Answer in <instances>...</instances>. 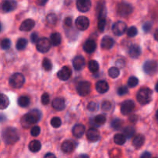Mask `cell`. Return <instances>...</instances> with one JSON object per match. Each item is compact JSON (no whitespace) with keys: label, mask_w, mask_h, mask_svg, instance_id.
Instances as JSON below:
<instances>
[{"label":"cell","mask_w":158,"mask_h":158,"mask_svg":"<svg viewBox=\"0 0 158 158\" xmlns=\"http://www.w3.org/2000/svg\"><path fill=\"white\" fill-rule=\"evenodd\" d=\"M42 117L41 111L37 109H33L21 118V124L23 127L29 128L32 125L38 123Z\"/></svg>","instance_id":"obj_1"},{"label":"cell","mask_w":158,"mask_h":158,"mask_svg":"<svg viewBox=\"0 0 158 158\" xmlns=\"http://www.w3.org/2000/svg\"><path fill=\"white\" fill-rule=\"evenodd\" d=\"M2 137L4 143L8 145L14 144L19 139L17 130L12 127H8L3 130L2 133Z\"/></svg>","instance_id":"obj_2"},{"label":"cell","mask_w":158,"mask_h":158,"mask_svg":"<svg viewBox=\"0 0 158 158\" xmlns=\"http://www.w3.org/2000/svg\"><path fill=\"white\" fill-rule=\"evenodd\" d=\"M153 92L150 88L144 87L137 92V100L141 105H146L152 101Z\"/></svg>","instance_id":"obj_3"},{"label":"cell","mask_w":158,"mask_h":158,"mask_svg":"<svg viewBox=\"0 0 158 158\" xmlns=\"http://www.w3.org/2000/svg\"><path fill=\"white\" fill-rule=\"evenodd\" d=\"M25 83V77L24 76L19 73H15L12 74L9 78V85L12 88L19 89L21 88Z\"/></svg>","instance_id":"obj_4"},{"label":"cell","mask_w":158,"mask_h":158,"mask_svg":"<svg viewBox=\"0 0 158 158\" xmlns=\"http://www.w3.org/2000/svg\"><path fill=\"white\" fill-rule=\"evenodd\" d=\"M133 6L130 3L122 2H120L117 6V12L120 16L127 17L131 15L133 12Z\"/></svg>","instance_id":"obj_5"},{"label":"cell","mask_w":158,"mask_h":158,"mask_svg":"<svg viewBox=\"0 0 158 158\" xmlns=\"http://www.w3.org/2000/svg\"><path fill=\"white\" fill-rule=\"evenodd\" d=\"M51 45H52V43L49 39L46 38V37L40 38L36 43V49L40 52L45 53L50 49Z\"/></svg>","instance_id":"obj_6"},{"label":"cell","mask_w":158,"mask_h":158,"mask_svg":"<svg viewBox=\"0 0 158 158\" xmlns=\"http://www.w3.org/2000/svg\"><path fill=\"white\" fill-rule=\"evenodd\" d=\"M77 90L80 96L86 97L91 91V83L88 81L80 82L77 86Z\"/></svg>","instance_id":"obj_7"},{"label":"cell","mask_w":158,"mask_h":158,"mask_svg":"<svg viewBox=\"0 0 158 158\" xmlns=\"http://www.w3.org/2000/svg\"><path fill=\"white\" fill-rule=\"evenodd\" d=\"M134 108H135V103L133 100H125L122 103L121 106H120V112L124 116L130 115L133 112Z\"/></svg>","instance_id":"obj_8"},{"label":"cell","mask_w":158,"mask_h":158,"mask_svg":"<svg viewBox=\"0 0 158 158\" xmlns=\"http://www.w3.org/2000/svg\"><path fill=\"white\" fill-rule=\"evenodd\" d=\"M127 30V26L124 22L118 21L114 23L112 26V31L117 36H121Z\"/></svg>","instance_id":"obj_9"},{"label":"cell","mask_w":158,"mask_h":158,"mask_svg":"<svg viewBox=\"0 0 158 158\" xmlns=\"http://www.w3.org/2000/svg\"><path fill=\"white\" fill-rule=\"evenodd\" d=\"M143 69L147 74L153 75L158 70V63L154 60H148L143 66Z\"/></svg>","instance_id":"obj_10"},{"label":"cell","mask_w":158,"mask_h":158,"mask_svg":"<svg viewBox=\"0 0 158 158\" xmlns=\"http://www.w3.org/2000/svg\"><path fill=\"white\" fill-rule=\"evenodd\" d=\"M76 26L77 29L80 31H85L89 28V20L87 17L86 16H79L76 19L75 22Z\"/></svg>","instance_id":"obj_11"},{"label":"cell","mask_w":158,"mask_h":158,"mask_svg":"<svg viewBox=\"0 0 158 158\" xmlns=\"http://www.w3.org/2000/svg\"><path fill=\"white\" fill-rule=\"evenodd\" d=\"M2 10L3 12H10L15 10L17 7L15 0H3L1 4Z\"/></svg>","instance_id":"obj_12"},{"label":"cell","mask_w":158,"mask_h":158,"mask_svg":"<svg viewBox=\"0 0 158 158\" xmlns=\"http://www.w3.org/2000/svg\"><path fill=\"white\" fill-rule=\"evenodd\" d=\"M72 75V70L70 68L67 66H65L57 73V77L60 80H63V81H66L68 80L71 77Z\"/></svg>","instance_id":"obj_13"},{"label":"cell","mask_w":158,"mask_h":158,"mask_svg":"<svg viewBox=\"0 0 158 158\" xmlns=\"http://www.w3.org/2000/svg\"><path fill=\"white\" fill-rule=\"evenodd\" d=\"M91 0H77V8L80 12H86L91 8Z\"/></svg>","instance_id":"obj_14"},{"label":"cell","mask_w":158,"mask_h":158,"mask_svg":"<svg viewBox=\"0 0 158 158\" xmlns=\"http://www.w3.org/2000/svg\"><path fill=\"white\" fill-rule=\"evenodd\" d=\"M86 137H87L88 140L90 142H97L98 141L100 137V131L96 128H89L87 131H86Z\"/></svg>","instance_id":"obj_15"},{"label":"cell","mask_w":158,"mask_h":158,"mask_svg":"<svg viewBox=\"0 0 158 158\" xmlns=\"http://www.w3.org/2000/svg\"><path fill=\"white\" fill-rule=\"evenodd\" d=\"M85 65H86V61L82 56H77L73 60V66L76 70H81L85 67Z\"/></svg>","instance_id":"obj_16"},{"label":"cell","mask_w":158,"mask_h":158,"mask_svg":"<svg viewBox=\"0 0 158 158\" xmlns=\"http://www.w3.org/2000/svg\"><path fill=\"white\" fill-rule=\"evenodd\" d=\"M52 106L54 110L57 111H62L66 108L65 100L62 97H56L52 100Z\"/></svg>","instance_id":"obj_17"},{"label":"cell","mask_w":158,"mask_h":158,"mask_svg":"<svg viewBox=\"0 0 158 158\" xmlns=\"http://www.w3.org/2000/svg\"><path fill=\"white\" fill-rule=\"evenodd\" d=\"M76 148V144L73 140H65L63 143H62L61 149L66 154H70L74 151Z\"/></svg>","instance_id":"obj_18"},{"label":"cell","mask_w":158,"mask_h":158,"mask_svg":"<svg viewBox=\"0 0 158 158\" xmlns=\"http://www.w3.org/2000/svg\"><path fill=\"white\" fill-rule=\"evenodd\" d=\"M114 43H115V42L112 37L109 36V35H105L102 39L100 46H101L102 49H110L114 46Z\"/></svg>","instance_id":"obj_19"},{"label":"cell","mask_w":158,"mask_h":158,"mask_svg":"<svg viewBox=\"0 0 158 158\" xmlns=\"http://www.w3.org/2000/svg\"><path fill=\"white\" fill-rule=\"evenodd\" d=\"M85 131H86V128L83 124H80V123L76 124L72 130L73 135L77 138H80L83 137V134H85Z\"/></svg>","instance_id":"obj_20"},{"label":"cell","mask_w":158,"mask_h":158,"mask_svg":"<svg viewBox=\"0 0 158 158\" xmlns=\"http://www.w3.org/2000/svg\"><path fill=\"white\" fill-rule=\"evenodd\" d=\"M34 26H35V21L31 19H28L22 23V24L20 25L19 29L23 32H29L33 29Z\"/></svg>","instance_id":"obj_21"},{"label":"cell","mask_w":158,"mask_h":158,"mask_svg":"<svg viewBox=\"0 0 158 158\" xmlns=\"http://www.w3.org/2000/svg\"><path fill=\"white\" fill-rule=\"evenodd\" d=\"M128 54L131 58L137 59L141 54V48L140 46L137 44H134L130 46L129 50H128Z\"/></svg>","instance_id":"obj_22"},{"label":"cell","mask_w":158,"mask_h":158,"mask_svg":"<svg viewBox=\"0 0 158 158\" xmlns=\"http://www.w3.org/2000/svg\"><path fill=\"white\" fill-rule=\"evenodd\" d=\"M96 49H97V43L93 40H86V42L83 45V50L86 53H93L96 50Z\"/></svg>","instance_id":"obj_23"},{"label":"cell","mask_w":158,"mask_h":158,"mask_svg":"<svg viewBox=\"0 0 158 158\" xmlns=\"http://www.w3.org/2000/svg\"><path fill=\"white\" fill-rule=\"evenodd\" d=\"M109 85L105 80H99L96 84V89L100 94H105L109 90Z\"/></svg>","instance_id":"obj_24"},{"label":"cell","mask_w":158,"mask_h":158,"mask_svg":"<svg viewBox=\"0 0 158 158\" xmlns=\"http://www.w3.org/2000/svg\"><path fill=\"white\" fill-rule=\"evenodd\" d=\"M144 142L145 137L142 134H137V135H136L132 140L133 145L137 149H139V148H141L143 145V143H144Z\"/></svg>","instance_id":"obj_25"},{"label":"cell","mask_w":158,"mask_h":158,"mask_svg":"<svg viewBox=\"0 0 158 158\" xmlns=\"http://www.w3.org/2000/svg\"><path fill=\"white\" fill-rule=\"evenodd\" d=\"M42 148V145L40 141L37 140H33L29 143V149L31 152L36 153L40 151Z\"/></svg>","instance_id":"obj_26"},{"label":"cell","mask_w":158,"mask_h":158,"mask_svg":"<svg viewBox=\"0 0 158 158\" xmlns=\"http://www.w3.org/2000/svg\"><path fill=\"white\" fill-rule=\"evenodd\" d=\"M97 12H98V19H106V6H105L104 2H100L97 6Z\"/></svg>","instance_id":"obj_27"},{"label":"cell","mask_w":158,"mask_h":158,"mask_svg":"<svg viewBox=\"0 0 158 158\" xmlns=\"http://www.w3.org/2000/svg\"><path fill=\"white\" fill-rule=\"evenodd\" d=\"M50 41L52 45L54 46H57L60 45L62 42V37L59 32H53L50 35Z\"/></svg>","instance_id":"obj_28"},{"label":"cell","mask_w":158,"mask_h":158,"mask_svg":"<svg viewBox=\"0 0 158 158\" xmlns=\"http://www.w3.org/2000/svg\"><path fill=\"white\" fill-rule=\"evenodd\" d=\"M114 143L117 145H123L126 143L127 137L123 134H117L114 137Z\"/></svg>","instance_id":"obj_29"},{"label":"cell","mask_w":158,"mask_h":158,"mask_svg":"<svg viewBox=\"0 0 158 158\" xmlns=\"http://www.w3.org/2000/svg\"><path fill=\"white\" fill-rule=\"evenodd\" d=\"M18 105L21 107H27L30 103V99L26 96H22V97H19L18 99Z\"/></svg>","instance_id":"obj_30"},{"label":"cell","mask_w":158,"mask_h":158,"mask_svg":"<svg viewBox=\"0 0 158 158\" xmlns=\"http://www.w3.org/2000/svg\"><path fill=\"white\" fill-rule=\"evenodd\" d=\"M106 121V116L103 114H99V115L96 116L94 119V123H95L97 126H102L104 124Z\"/></svg>","instance_id":"obj_31"},{"label":"cell","mask_w":158,"mask_h":158,"mask_svg":"<svg viewBox=\"0 0 158 158\" xmlns=\"http://www.w3.org/2000/svg\"><path fill=\"white\" fill-rule=\"evenodd\" d=\"M28 45V41L24 38L19 39L16 43V49L18 50H24Z\"/></svg>","instance_id":"obj_32"},{"label":"cell","mask_w":158,"mask_h":158,"mask_svg":"<svg viewBox=\"0 0 158 158\" xmlns=\"http://www.w3.org/2000/svg\"><path fill=\"white\" fill-rule=\"evenodd\" d=\"M88 68H89V70L91 73H97L99 70V63H97L96 60H90L88 63Z\"/></svg>","instance_id":"obj_33"},{"label":"cell","mask_w":158,"mask_h":158,"mask_svg":"<svg viewBox=\"0 0 158 158\" xmlns=\"http://www.w3.org/2000/svg\"><path fill=\"white\" fill-rule=\"evenodd\" d=\"M123 134L127 137V138H131L135 134V129L133 127H126L123 130Z\"/></svg>","instance_id":"obj_34"},{"label":"cell","mask_w":158,"mask_h":158,"mask_svg":"<svg viewBox=\"0 0 158 158\" xmlns=\"http://www.w3.org/2000/svg\"><path fill=\"white\" fill-rule=\"evenodd\" d=\"M9 105V100L7 96L5 94H1V103H0V109L4 110L7 108Z\"/></svg>","instance_id":"obj_35"},{"label":"cell","mask_w":158,"mask_h":158,"mask_svg":"<svg viewBox=\"0 0 158 158\" xmlns=\"http://www.w3.org/2000/svg\"><path fill=\"white\" fill-rule=\"evenodd\" d=\"M108 74L110 77L113 79L117 78L120 75V69L117 67V66H114V67L110 68L108 70Z\"/></svg>","instance_id":"obj_36"},{"label":"cell","mask_w":158,"mask_h":158,"mask_svg":"<svg viewBox=\"0 0 158 158\" xmlns=\"http://www.w3.org/2000/svg\"><path fill=\"white\" fill-rule=\"evenodd\" d=\"M123 126V120L120 119H114L112 122H111V127L114 128V130H120Z\"/></svg>","instance_id":"obj_37"},{"label":"cell","mask_w":158,"mask_h":158,"mask_svg":"<svg viewBox=\"0 0 158 158\" xmlns=\"http://www.w3.org/2000/svg\"><path fill=\"white\" fill-rule=\"evenodd\" d=\"M42 65H43V69H44L46 71H50L51 69H52V62H51L50 60H49V59H47V58L43 59V63H42Z\"/></svg>","instance_id":"obj_38"},{"label":"cell","mask_w":158,"mask_h":158,"mask_svg":"<svg viewBox=\"0 0 158 158\" xmlns=\"http://www.w3.org/2000/svg\"><path fill=\"white\" fill-rule=\"evenodd\" d=\"M139 83V80L136 77H130L127 81V86L130 88H134L137 86Z\"/></svg>","instance_id":"obj_39"},{"label":"cell","mask_w":158,"mask_h":158,"mask_svg":"<svg viewBox=\"0 0 158 158\" xmlns=\"http://www.w3.org/2000/svg\"><path fill=\"white\" fill-rule=\"evenodd\" d=\"M46 21L50 25H55L57 22V17L55 13H49V15L46 16Z\"/></svg>","instance_id":"obj_40"},{"label":"cell","mask_w":158,"mask_h":158,"mask_svg":"<svg viewBox=\"0 0 158 158\" xmlns=\"http://www.w3.org/2000/svg\"><path fill=\"white\" fill-rule=\"evenodd\" d=\"M50 123L52 127H53L54 128H59L62 125V120L60 117H55L53 118H52Z\"/></svg>","instance_id":"obj_41"},{"label":"cell","mask_w":158,"mask_h":158,"mask_svg":"<svg viewBox=\"0 0 158 158\" xmlns=\"http://www.w3.org/2000/svg\"><path fill=\"white\" fill-rule=\"evenodd\" d=\"M112 108V103L109 100H104V101L102 102L101 103V109L103 111H110Z\"/></svg>","instance_id":"obj_42"},{"label":"cell","mask_w":158,"mask_h":158,"mask_svg":"<svg viewBox=\"0 0 158 158\" xmlns=\"http://www.w3.org/2000/svg\"><path fill=\"white\" fill-rule=\"evenodd\" d=\"M11 46V41L9 39H4L1 42V47L4 50H7L10 48Z\"/></svg>","instance_id":"obj_43"},{"label":"cell","mask_w":158,"mask_h":158,"mask_svg":"<svg viewBox=\"0 0 158 158\" xmlns=\"http://www.w3.org/2000/svg\"><path fill=\"white\" fill-rule=\"evenodd\" d=\"M105 27H106V19H99L98 25H97L98 30L100 32H103L104 31Z\"/></svg>","instance_id":"obj_44"},{"label":"cell","mask_w":158,"mask_h":158,"mask_svg":"<svg viewBox=\"0 0 158 158\" xmlns=\"http://www.w3.org/2000/svg\"><path fill=\"white\" fill-rule=\"evenodd\" d=\"M137 33H138V30H137V27H135V26H131L127 29V35L129 37L136 36Z\"/></svg>","instance_id":"obj_45"},{"label":"cell","mask_w":158,"mask_h":158,"mask_svg":"<svg viewBox=\"0 0 158 158\" xmlns=\"http://www.w3.org/2000/svg\"><path fill=\"white\" fill-rule=\"evenodd\" d=\"M117 94L119 96H124L128 94V87L126 86H121L117 89Z\"/></svg>","instance_id":"obj_46"},{"label":"cell","mask_w":158,"mask_h":158,"mask_svg":"<svg viewBox=\"0 0 158 158\" xmlns=\"http://www.w3.org/2000/svg\"><path fill=\"white\" fill-rule=\"evenodd\" d=\"M40 127L39 126H35L31 129L30 131V134L32 136V137H37V136L40 135Z\"/></svg>","instance_id":"obj_47"},{"label":"cell","mask_w":158,"mask_h":158,"mask_svg":"<svg viewBox=\"0 0 158 158\" xmlns=\"http://www.w3.org/2000/svg\"><path fill=\"white\" fill-rule=\"evenodd\" d=\"M152 27H153L152 23H151V22H147V23H145L143 25L142 29H143V32H149L151 30V29H152Z\"/></svg>","instance_id":"obj_48"},{"label":"cell","mask_w":158,"mask_h":158,"mask_svg":"<svg viewBox=\"0 0 158 158\" xmlns=\"http://www.w3.org/2000/svg\"><path fill=\"white\" fill-rule=\"evenodd\" d=\"M49 100H50V97H49V94L45 93V94L42 95L41 102L43 105H47L49 103Z\"/></svg>","instance_id":"obj_49"},{"label":"cell","mask_w":158,"mask_h":158,"mask_svg":"<svg viewBox=\"0 0 158 158\" xmlns=\"http://www.w3.org/2000/svg\"><path fill=\"white\" fill-rule=\"evenodd\" d=\"M97 108H98V105L95 102H90L87 106V109L90 112H94V111L97 110Z\"/></svg>","instance_id":"obj_50"},{"label":"cell","mask_w":158,"mask_h":158,"mask_svg":"<svg viewBox=\"0 0 158 158\" xmlns=\"http://www.w3.org/2000/svg\"><path fill=\"white\" fill-rule=\"evenodd\" d=\"M39 36L38 34L36 32H32L30 35V40L32 42V43H37V42L39 41Z\"/></svg>","instance_id":"obj_51"},{"label":"cell","mask_w":158,"mask_h":158,"mask_svg":"<svg viewBox=\"0 0 158 158\" xmlns=\"http://www.w3.org/2000/svg\"><path fill=\"white\" fill-rule=\"evenodd\" d=\"M73 24V19L71 17H66L64 19V25L66 27H71Z\"/></svg>","instance_id":"obj_52"},{"label":"cell","mask_w":158,"mask_h":158,"mask_svg":"<svg viewBox=\"0 0 158 158\" xmlns=\"http://www.w3.org/2000/svg\"><path fill=\"white\" fill-rule=\"evenodd\" d=\"M125 65H126V63H125L124 60H119L117 61H116V66H119V67H124Z\"/></svg>","instance_id":"obj_53"},{"label":"cell","mask_w":158,"mask_h":158,"mask_svg":"<svg viewBox=\"0 0 158 158\" xmlns=\"http://www.w3.org/2000/svg\"><path fill=\"white\" fill-rule=\"evenodd\" d=\"M140 158H151V154L148 151H145L140 156Z\"/></svg>","instance_id":"obj_54"},{"label":"cell","mask_w":158,"mask_h":158,"mask_svg":"<svg viewBox=\"0 0 158 158\" xmlns=\"http://www.w3.org/2000/svg\"><path fill=\"white\" fill-rule=\"evenodd\" d=\"M48 0H36V3L39 6H44L46 4Z\"/></svg>","instance_id":"obj_55"},{"label":"cell","mask_w":158,"mask_h":158,"mask_svg":"<svg viewBox=\"0 0 158 158\" xmlns=\"http://www.w3.org/2000/svg\"><path fill=\"white\" fill-rule=\"evenodd\" d=\"M43 158H56V157L55 156V154H52V153H48L44 156Z\"/></svg>","instance_id":"obj_56"},{"label":"cell","mask_w":158,"mask_h":158,"mask_svg":"<svg viewBox=\"0 0 158 158\" xmlns=\"http://www.w3.org/2000/svg\"><path fill=\"white\" fill-rule=\"evenodd\" d=\"M137 115H133V116H131V117H130L129 120H131V121H132L133 123H134V122L137 121Z\"/></svg>","instance_id":"obj_57"},{"label":"cell","mask_w":158,"mask_h":158,"mask_svg":"<svg viewBox=\"0 0 158 158\" xmlns=\"http://www.w3.org/2000/svg\"><path fill=\"white\" fill-rule=\"evenodd\" d=\"M154 39H155L157 41H158V28L156 29L155 32H154Z\"/></svg>","instance_id":"obj_58"},{"label":"cell","mask_w":158,"mask_h":158,"mask_svg":"<svg viewBox=\"0 0 158 158\" xmlns=\"http://www.w3.org/2000/svg\"><path fill=\"white\" fill-rule=\"evenodd\" d=\"M77 158H89V156L86 155V154H80V155H79Z\"/></svg>","instance_id":"obj_59"},{"label":"cell","mask_w":158,"mask_h":158,"mask_svg":"<svg viewBox=\"0 0 158 158\" xmlns=\"http://www.w3.org/2000/svg\"><path fill=\"white\" fill-rule=\"evenodd\" d=\"M155 90L157 91V92H158V83H157V84H156L155 86Z\"/></svg>","instance_id":"obj_60"},{"label":"cell","mask_w":158,"mask_h":158,"mask_svg":"<svg viewBox=\"0 0 158 158\" xmlns=\"http://www.w3.org/2000/svg\"><path fill=\"white\" fill-rule=\"evenodd\" d=\"M156 117H157V119L158 120V110L157 111V113H156Z\"/></svg>","instance_id":"obj_61"},{"label":"cell","mask_w":158,"mask_h":158,"mask_svg":"<svg viewBox=\"0 0 158 158\" xmlns=\"http://www.w3.org/2000/svg\"><path fill=\"white\" fill-rule=\"evenodd\" d=\"M154 158H158V157H154Z\"/></svg>","instance_id":"obj_62"}]
</instances>
